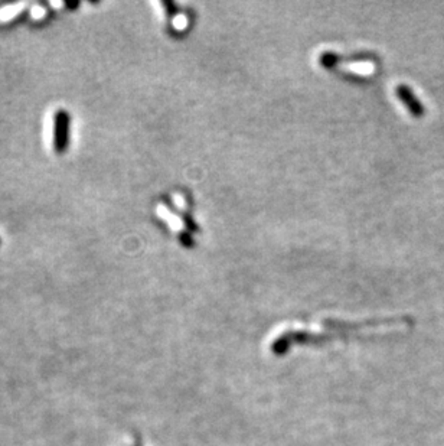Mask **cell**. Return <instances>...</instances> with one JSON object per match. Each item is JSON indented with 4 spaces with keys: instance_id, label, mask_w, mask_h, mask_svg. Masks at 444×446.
<instances>
[{
    "instance_id": "3957f363",
    "label": "cell",
    "mask_w": 444,
    "mask_h": 446,
    "mask_svg": "<svg viewBox=\"0 0 444 446\" xmlns=\"http://www.w3.org/2000/svg\"><path fill=\"white\" fill-rule=\"evenodd\" d=\"M397 94L398 97L404 101V104L410 109V112L415 116V117H421L422 113H424V109H422L421 103L415 98L413 90L407 86H399L397 89Z\"/></svg>"
},
{
    "instance_id": "7a4b0ae2",
    "label": "cell",
    "mask_w": 444,
    "mask_h": 446,
    "mask_svg": "<svg viewBox=\"0 0 444 446\" xmlns=\"http://www.w3.org/2000/svg\"><path fill=\"white\" fill-rule=\"evenodd\" d=\"M372 59L374 58L371 54H358L352 57H344V55H337L335 52H323L321 55V64L326 68H332L336 66V64H342V62H364V61H372Z\"/></svg>"
},
{
    "instance_id": "6da1fadb",
    "label": "cell",
    "mask_w": 444,
    "mask_h": 446,
    "mask_svg": "<svg viewBox=\"0 0 444 446\" xmlns=\"http://www.w3.org/2000/svg\"><path fill=\"white\" fill-rule=\"evenodd\" d=\"M52 137L54 147L61 152L68 142V114L66 112H58L55 114Z\"/></svg>"
}]
</instances>
